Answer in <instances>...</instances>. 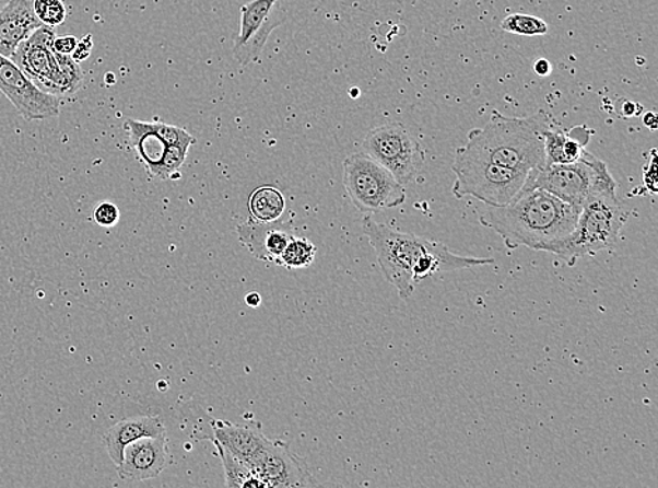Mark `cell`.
<instances>
[{
  "label": "cell",
  "mask_w": 658,
  "mask_h": 488,
  "mask_svg": "<svg viewBox=\"0 0 658 488\" xmlns=\"http://www.w3.org/2000/svg\"><path fill=\"white\" fill-rule=\"evenodd\" d=\"M363 231L375 251L386 280L395 286L402 299H409L415 286L435 274L494 264L492 258L454 254L438 241L402 233L392 226L376 223L369 216L363 220Z\"/></svg>",
  "instance_id": "6da1fadb"
},
{
  "label": "cell",
  "mask_w": 658,
  "mask_h": 488,
  "mask_svg": "<svg viewBox=\"0 0 658 488\" xmlns=\"http://www.w3.org/2000/svg\"><path fill=\"white\" fill-rule=\"evenodd\" d=\"M580 209L542 189H521L503 207L487 206L480 224L502 236L509 251H542L543 246L572 233Z\"/></svg>",
  "instance_id": "7a4b0ae2"
},
{
  "label": "cell",
  "mask_w": 658,
  "mask_h": 488,
  "mask_svg": "<svg viewBox=\"0 0 658 488\" xmlns=\"http://www.w3.org/2000/svg\"><path fill=\"white\" fill-rule=\"evenodd\" d=\"M552 125L551 116L543 111L528 117L493 112L486 125L468 132L467 146L462 148L493 164L531 172L545 165L543 132Z\"/></svg>",
  "instance_id": "3957f363"
},
{
  "label": "cell",
  "mask_w": 658,
  "mask_h": 488,
  "mask_svg": "<svg viewBox=\"0 0 658 488\" xmlns=\"http://www.w3.org/2000/svg\"><path fill=\"white\" fill-rule=\"evenodd\" d=\"M632 210L622 205L616 190L594 195L583 205L577 223L571 234L543 246L542 253L557 256L567 266L578 259L615 248L621 241V230Z\"/></svg>",
  "instance_id": "277c9868"
},
{
  "label": "cell",
  "mask_w": 658,
  "mask_h": 488,
  "mask_svg": "<svg viewBox=\"0 0 658 488\" xmlns=\"http://www.w3.org/2000/svg\"><path fill=\"white\" fill-rule=\"evenodd\" d=\"M56 28L43 26L23 42L10 57L34 85L54 96L77 93L83 83V71L71 56H63L52 48Z\"/></svg>",
  "instance_id": "5b68a950"
},
{
  "label": "cell",
  "mask_w": 658,
  "mask_h": 488,
  "mask_svg": "<svg viewBox=\"0 0 658 488\" xmlns=\"http://www.w3.org/2000/svg\"><path fill=\"white\" fill-rule=\"evenodd\" d=\"M522 189L547 190L581 209L594 195L616 190V182L606 162L586 151L580 160L572 164L543 165L529 172Z\"/></svg>",
  "instance_id": "8992f818"
},
{
  "label": "cell",
  "mask_w": 658,
  "mask_h": 488,
  "mask_svg": "<svg viewBox=\"0 0 658 488\" xmlns=\"http://www.w3.org/2000/svg\"><path fill=\"white\" fill-rule=\"evenodd\" d=\"M453 171L457 177L453 195L457 199L470 196L492 207L512 204L526 185L529 174L482 160L462 147L455 150Z\"/></svg>",
  "instance_id": "52a82bcc"
},
{
  "label": "cell",
  "mask_w": 658,
  "mask_h": 488,
  "mask_svg": "<svg viewBox=\"0 0 658 488\" xmlns=\"http://www.w3.org/2000/svg\"><path fill=\"white\" fill-rule=\"evenodd\" d=\"M343 170L345 194L361 213H380L404 205V186L365 152L345 158Z\"/></svg>",
  "instance_id": "ba28073f"
},
{
  "label": "cell",
  "mask_w": 658,
  "mask_h": 488,
  "mask_svg": "<svg viewBox=\"0 0 658 488\" xmlns=\"http://www.w3.org/2000/svg\"><path fill=\"white\" fill-rule=\"evenodd\" d=\"M363 152L383 165L400 185H409L424 164L419 141L402 123H386L365 137Z\"/></svg>",
  "instance_id": "9c48e42d"
},
{
  "label": "cell",
  "mask_w": 658,
  "mask_h": 488,
  "mask_svg": "<svg viewBox=\"0 0 658 488\" xmlns=\"http://www.w3.org/2000/svg\"><path fill=\"white\" fill-rule=\"evenodd\" d=\"M0 92L27 121L47 120L59 115L58 96L34 85L12 59L0 56Z\"/></svg>",
  "instance_id": "30bf717a"
},
{
  "label": "cell",
  "mask_w": 658,
  "mask_h": 488,
  "mask_svg": "<svg viewBox=\"0 0 658 488\" xmlns=\"http://www.w3.org/2000/svg\"><path fill=\"white\" fill-rule=\"evenodd\" d=\"M282 22L284 18L279 10V0H251L242 7L240 32L234 46L236 61L240 66L259 61L267 39Z\"/></svg>",
  "instance_id": "8fae6325"
},
{
  "label": "cell",
  "mask_w": 658,
  "mask_h": 488,
  "mask_svg": "<svg viewBox=\"0 0 658 488\" xmlns=\"http://www.w3.org/2000/svg\"><path fill=\"white\" fill-rule=\"evenodd\" d=\"M249 467L266 488L318 486L306 463L282 441L269 440Z\"/></svg>",
  "instance_id": "7c38bea8"
},
{
  "label": "cell",
  "mask_w": 658,
  "mask_h": 488,
  "mask_svg": "<svg viewBox=\"0 0 658 488\" xmlns=\"http://www.w3.org/2000/svg\"><path fill=\"white\" fill-rule=\"evenodd\" d=\"M167 463L169 451L166 435L146 437L126 446L117 472L122 480L145 481L160 476Z\"/></svg>",
  "instance_id": "4fadbf2b"
},
{
  "label": "cell",
  "mask_w": 658,
  "mask_h": 488,
  "mask_svg": "<svg viewBox=\"0 0 658 488\" xmlns=\"http://www.w3.org/2000/svg\"><path fill=\"white\" fill-rule=\"evenodd\" d=\"M236 233L242 245H245L255 258L277 265L285 246L295 235V226L292 221L284 223V221L277 220L271 223H261V221L250 219L237 225Z\"/></svg>",
  "instance_id": "5bb4252c"
},
{
  "label": "cell",
  "mask_w": 658,
  "mask_h": 488,
  "mask_svg": "<svg viewBox=\"0 0 658 488\" xmlns=\"http://www.w3.org/2000/svg\"><path fill=\"white\" fill-rule=\"evenodd\" d=\"M211 431L212 435H205L202 440L220 442L225 450L246 463L247 466L255 461V457L265 450L269 442L259 421L236 426V423L227 421L211 420Z\"/></svg>",
  "instance_id": "9a60e30c"
},
{
  "label": "cell",
  "mask_w": 658,
  "mask_h": 488,
  "mask_svg": "<svg viewBox=\"0 0 658 488\" xmlns=\"http://www.w3.org/2000/svg\"><path fill=\"white\" fill-rule=\"evenodd\" d=\"M43 24L33 10V0H9L0 9V56L10 58Z\"/></svg>",
  "instance_id": "2e32d148"
},
{
  "label": "cell",
  "mask_w": 658,
  "mask_h": 488,
  "mask_svg": "<svg viewBox=\"0 0 658 488\" xmlns=\"http://www.w3.org/2000/svg\"><path fill=\"white\" fill-rule=\"evenodd\" d=\"M166 435L165 423L160 416H137L124 418L113 426L103 437L108 455L114 465L118 466L122 460V452L133 441L146 437Z\"/></svg>",
  "instance_id": "e0dca14e"
},
{
  "label": "cell",
  "mask_w": 658,
  "mask_h": 488,
  "mask_svg": "<svg viewBox=\"0 0 658 488\" xmlns=\"http://www.w3.org/2000/svg\"><path fill=\"white\" fill-rule=\"evenodd\" d=\"M543 138H545V165L572 164L580 160L587 151L591 130L586 126H576L567 132L552 125L543 132Z\"/></svg>",
  "instance_id": "ac0fdd59"
},
{
  "label": "cell",
  "mask_w": 658,
  "mask_h": 488,
  "mask_svg": "<svg viewBox=\"0 0 658 488\" xmlns=\"http://www.w3.org/2000/svg\"><path fill=\"white\" fill-rule=\"evenodd\" d=\"M126 126L130 132V140L136 148L137 155L145 165L148 174L153 167L161 164L163 155H165L167 144L160 136L153 131L152 123L127 120Z\"/></svg>",
  "instance_id": "d6986e66"
},
{
  "label": "cell",
  "mask_w": 658,
  "mask_h": 488,
  "mask_svg": "<svg viewBox=\"0 0 658 488\" xmlns=\"http://www.w3.org/2000/svg\"><path fill=\"white\" fill-rule=\"evenodd\" d=\"M251 219L271 223L281 219L285 211V197L273 186H260L249 197Z\"/></svg>",
  "instance_id": "ffe728a7"
},
{
  "label": "cell",
  "mask_w": 658,
  "mask_h": 488,
  "mask_svg": "<svg viewBox=\"0 0 658 488\" xmlns=\"http://www.w3.org/2000/svg\"><path fill=\"white\" fill-rule=\"evenodd\" d=\"M214 443L218 455H220V460L222 462V466H224L225 473V486L230 488H266L265 483L259 479L251 472L250 467L246 465V463L237 460L235 455L224 446L221 445L220 442L215 440H210Z\"/></svg>",
  "instance_id": "44dd1931"
},
{
  "label": "cell",
  "mask_w": 658,
  "mask_h": 488,
  "mask_svg": "<svg viewBox=\"0 0 658 488\" xmlns=\"http://www.w3.org/2000/svg\"><path fill=\"white\" fill-rule=\"evenodd\" d=\"M316 253H318V248L308 239L294 235L285 246L277 265L284 266L290 270L309 268L314 264Z\"/></svg>",
  "instance_id": "7402d4cb"
},
{
  "label": "cell",
  "mask_w": 658,
  "mask_h": 488,
  "mask_svg": "<svg viewBox=\"0 0 658 488\" xmlns=\"http://www.w3.org/2000/svg\"><path fill=\"white\" fill-rule=\"evenodd\" d=\"M500 27H502L503 32L526 37L545 36L549 32L548 23L543 22L542 19L522 13L509 14V16L503 20Z\"/></svg>",
  "instance_id": "603a6c76"
},
{
  "label": "cell",
  "mask_w": 658,
  "mask_h": 488,
  "mask_svg": "<svg viewBox=\"0 0 658 488\" xmlns=\"http://www.w3.org/2000/svg\"><path fill=\"white\" fill-rule=\"evenodd\" d=\"M188 150H190V147L167 146L161 164L153 167L150 175L157 177V179H171V177L177 174V172L180 171V167L185 165Z\"/></svg>",
  "instance_id": "cb8c5ba5"
},
{
  "label": "cell",
  "mask_w": 658,
  "mask_h": 488,
  "mask_svg": "<svg viewBox=\"0 0 658 488\" xmlns=\"http://www.w3.org/2000/svg\"><path fill=\"white\" fill-rule=\"evenodd\" d=\"M33 10L44 26L56 28L68 18V10L62 0H33Z\"/></svg>",
  "instance_id": "d4e9b609"
},
{
  "label": "cell",
  "mask_w": 658,
  "mask_h": 488,
  "mask_svg": "<svg viewBox=\"0 0 658 488\" xmlns=\"http://www.w3.org/2000/svg\"><path fill=\"white\" fill-rule=\"evenodd\" d=\"M153 131L166 142L167 146L191 147L196 144V138L186 131L185 128L166 125V123L152 121Z\"/></svg>",
  "instance_id": "484cf974"
},
{
  "label": "cell",
  "mask_w": 658,
  "mask_h": 488,
  "mask_svg": "<svg viewBox=\"0 0 658 488\" xmlns=\"http://www.w3.org/2000/svg\"><path fill=\"white\" fill-rule=\"evenodd\" d=\"M93 220L104 229H110V226L117 225L120 221V210L111 201H103L97 205L93 211Z\"/></svg>",
  "instance_id": "4316f807"
},
{
  "label": "cell",
  "mask_w": 658,
  "mask_h": 488,
  "mask_svg": "<svg viewBox=\"0 0 658 488\" xmlns=\"http://www.w3.org/2000/svg\"><path fill=\"white\" fill-rule=\"evenodd\" d=\"M643 182H645V186L647 191H650L651 195L657 194V161H656V150L651 152V161L649 164L645 166V175H643Z\"/></svg>",
  "instance_id": "83f0119b"
},
{
  "label": "cell",
  "mask_w": 658,
  "mask_h": 488,
  "mask_svg": "<svg viewBox=\"0 0 658 488\" xmlns=\"http://www.w3.org/2000/svg\"><path fill=\"white\" fill-rule=\"evenodd\" d=\"M79 39L75 36H62L56 37L52 43V48L56 49L57 53L63 54V56H72V53L75 51Z\"/></svg>",
  "instance_id": "f1b7e54d"
},
{
  "label": "cell",
  "mask_w": 658,
  "mask_h": 488,
  "mask_svg": "<svg viewBox=\"0 0 658 488\" xmlns=\"http://www.w3.org/2000/svg\"><path fill=\"white\" fill-rule=\"evenodd\" d=\"M92 49L93 38L91 34H87V36L83 37L82 39H79L75 51L72 53L71 57L73 58V61H77L78 63L85 61V59L91 57Z\"/></svg>",
  "instance_id": "f546056e"
},
{
  "label": "cell",
  "mask_w": 658,
  "mask_h": 488,
  "mask_svg": "<svg viewBox=\"0 0 658 488\" xmlns=\"http://www.w3.org/2000/svg\"><path fill=\"white\" fill-rule=\"evenodd\" d=\"M533 71H536L539 77H548L551 75L552 66L551 62L545 58L538 59L536 63H533Z\"/></svg>",
  "instance_id": "4dcf8cb0"
},
{
  "label": "cell",
  "mask_w": 658,
  "mask_h": 488,
  "mask_svg": "<svg viewBox=\"0 0 658 488\" xmlns=\"http://www.w3.org/2000/svg\"><path fill=\"white\" fill-rule=\"evenodd\" d=\"M622 108H623L622 116H625V118H631V117L637 115L636 103L625 101V106H623Z\"/></svg>",
  "instance_id": "1f68e13d"
},
{
  "label": "cell",
  "mask_w": 658,
  "mask_h": 488,
  "mask_svg": "<svg viewBox=\"0 0 658 488\" xmlns=\"http://www.w3.org/2000/svg\"><path fill=\"white\" fill-rule=\"evenodd\" d=\"M643 125H645L647 128H650V130H656L657 116L655 113H646L645 117H643Z\"/></svg>",
  "instance_id": "d6a6232c"
},
{
  "label": "cell",
  "mask_w": 658,
  "mask_h": 488,
  "mask_svg": "<svg viewBox=\"0 0 658 488\" xmlns=\"http://www.w3.org/2000/svg\"><path fill=\"white\" fill-rule=\"evenodd\" d=\"M245 300L246 304L254 309L259 307L261 304V295L256 292L247 294Z\"/></svg>",
  "instance_id": "836d02e7"
},
{
  "label": "cell",
  "mask_w": 658,
  "mask_h": 488,
  "mask_svg": "<svg viewBox=\"0 0 658 488\" xmlns=\"http://www.w3.org/2000/svg\"><path fill=\"white\" fill-rule=\"evenodd\" d=\"M8 2L9 0H0V9H2Z\"/></svg>",
  "instance_id": "e575fe53"
}]
</instances>
